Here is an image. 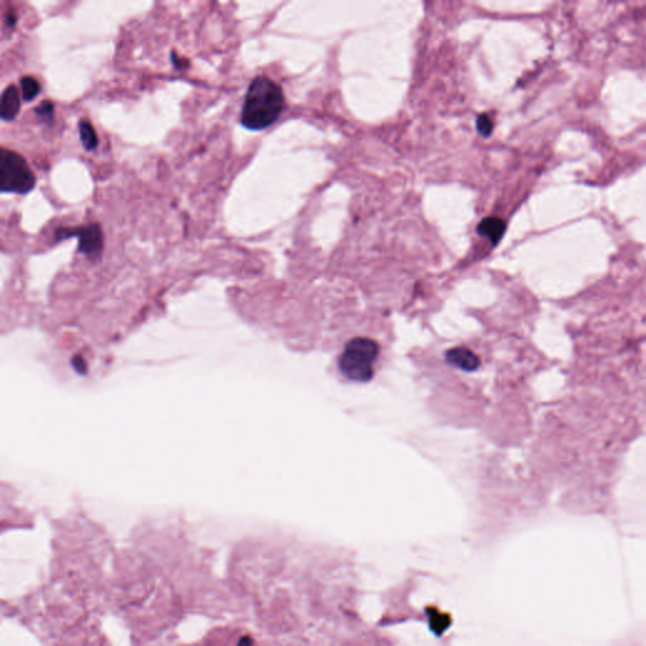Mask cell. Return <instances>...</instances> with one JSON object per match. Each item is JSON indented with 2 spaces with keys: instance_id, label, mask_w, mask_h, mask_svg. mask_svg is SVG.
Here are the masks:
<instances>
[{
  "instance_id": "8fae6325",
  "label": "cell",
  "mask_w": 646,
  "mask_h": 646,
  "mask_svg": "<svg viewBox=\"0 0 646 646\" xmlns=\"http://www.w3.org/2000/svg\"><path fill=\"white\" fill-rule=\"evenodd\" d=\"M492 128H494V125H492V122H491V120H490L488 115H481V117H478V130L480 132V134L485 135V137H489V135L491 134V132H492Z\"/></svg>"
},
{
  "instance_id": "3957f363",
  "label": "cell",
  "mask_w": 646,
  "mask_h": 646,
  "mask_svg": "<svg viewBox=\"0 0 646 646\" xmlns=\"http://www.w3.org/2000/svg\"><path fill=\"white\" fill-rule=\"evenodd\" d=\"M35 186V175L22 156L0 148V192H30Z\"/></svg>"
},
{
  "instance_id": "ba28073f",
  "label": "cell",
  "mask_w": 646,
  "mask_h": 646,
  "mask_svg": "<svg viewBox=\"0 0 646 646\" xmlns=\"http://www.w3.org/2000/svg\"><path fill=\"white\" fill-rule=\"evenodd\" d=\"M80 129V138H81L82 144L85 146L86 151H93L99 144L98 135L95 133V129L88 122H80L79 124Z\"/></svg>"
},
{
  "instance_id": "4fadbf2b",
  "label": "cell",
  "mask_w": 646,
  "mask_h": 646,
  "mask_svg": "<svg viewBox=\"0 0 646 646\" xmlns=\"http://www.w3.org/2000/svg\"><path fill=\"white\" fill-rule=\"evenodd\" d=\"M16 19H17V17H16L13 13H9V14L6 16V24H8V25H14V24H16Z\"/></svg>"
},
{
  "instance_id": "7a4b0ae2",
  "label": "cell",
  "mask_w": 646,
  "mask_h": 646,
  "mask_svg": "<svg viewBox=\"0 0 646 646\" xmlns=\"http://www.w3.org/2000/svg\"><path fill=\"white\" fill-rule=\"evenodd\" d=\"M379 357V345L367 338H356L346 345L340 356L341 373L352 381L365 383L374 376V365Z\"/></svg>"
},
{
  "instance_id": "30bf717a",
  "label": "cell",
  "mask_w": 646,
  "mask_h": 646,
  "mask_svg": "<svg viewBox=\"0 0 646 646\" xmlns=\"http://www.w3.org/2000/svg\"><path fill=\"white\" fill-rule=\"evenodd\" d=\"M53 111H54V105H53L52 101H50V100H45L41 105L35 108L37 117L47 122H52Z\"/></svg>"
},
{
  "instance_id": "8992f818",
  "label": "cell",
  "mask_w": 646,
  "mask_h": 646,
  "mask_svg": "<svg viewBox=\"0 0 646 646\" xmlns=\"http://www.w3.org/2000/svg\"><path fill=\"white\" fill-rule=\"evenodd\" d=\"M19 109H21V99H19L18 88L14 85H11L0 96V119L6 120V122H12L13 119H16L17 117Z\"/></svg>"
},
{
  "instance_id": "6da1fadb",
  "label": "cell",
  "mask_w": 646,
  "mask_h": 646,
  "mask_svg": "<svg viewBox=\"0 0 646 646\" xmlns=\"http://www.w3.org/2000/svg\"><path fill=\"white\" fill-rule=\"evenodd\" d=\"M284 109V93L277 82L258 76L248 88L241 110V124L249 130L268 128Z\"/></svg>"
},
{
  "instance_id": "277c9868",
  "label": "cell",
  "mask_w": 646,
  "mask_h": 646,
  "mask_svg": "<svg viewBox=\"0 0 646 646\" xmlns=\"http://www.w3.org/2000/svg\"><path fill=\"white\" fill-rule=\"evenodd\" d=\"M74 236L79 238V250L90 259H96L101 255L104 249V235L98 224L81 227H61L56 231V239L59 241Z\"/></svg>"
},
{
  "instance_id": "5b68a950",
  "label": "cell",
  "mask_w": 646,
  "mask_h": 646,
  "mask_svg": "<svg viewBox=\"0 0 646 646\" xmlns=\"http://www.w3.org/2000/svg\"><path fill=\"white\" fill-rule=\"evenodd\" d=\"M446 359L452 367L465 370V371H475L478 370L481 361L472 350L466 347H454L446 352Z\"/></svg>"
},
{
  "instance_id": "9c48e42d",
  "label": "cell",
  "mask_w": 646,
  "mask_h": 646,
  "mask_svg": "<svg viewBox=\"0 0 646 646\" xmlns=\"http://www.w3.org/2000/svg\"><path fill=\"white\" fill-rule=\"evenodd\" d=\"M21 88H22V95L25 101H32L35 99L41 91V86L38 81L35 80V77H30V76H25L21 80Z\"/></svg>"
},
{
  "instance_id": "52a82bcc",
  "label": "cell",
  "mask_w": 646,
  "mask_h": 646,
  "mask_svg": "<svg viewBox=\"0 0 646 646\" xmlns=\"http://www.w3.org/2000/svg\"><path fill=\"white\" fill-rule=\"evenodd\" d=\"M507 225L501 219L497 217H486L483 221L480 222L478 227V231L481 236L489 238L490 241L495 245L500 241L501 238L504 236Z\"/></svg>"
},
{
  "instance_id": "7c38bea8",
  "label": "cell",
  "mask_w": 646,
  "mask_h": 646,
  "mask_svg": "<svg viewBox=\"0 0 646 646\" xmlns=\"http://www.w3.org/2000/svg\"><path fill=\"white\" fill-rule=\"evenodd\" d=\"M238 646H256V645H255V642H254V640H253V639H251L250 636H244V638H241V639H240L239 644H238Z\"/></svg>"
}]
</instances>
